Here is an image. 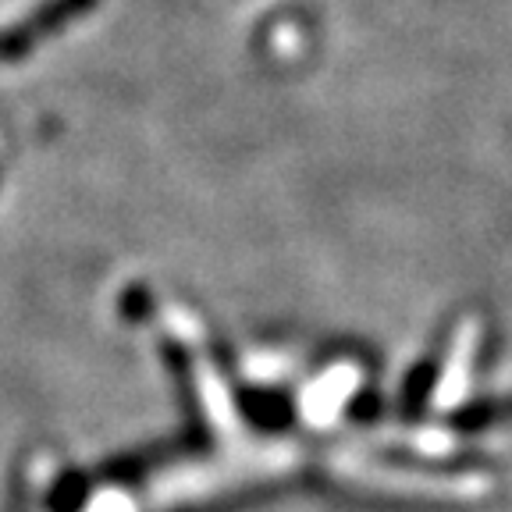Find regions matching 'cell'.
I'll return each mask as SVG.
<instances>
[{
  "instance_id": "obj_1",
  "label": "cell",
  "mask_w": 512,
  "mask_h": 512,
  "mask_svg": "<svg viewBox=\"0 0 512 512\" xmlns=\"http://www.w3.org/2000/svg\"><path fill=\"white\" fill-rule=\"evenodd\" d=\"M93 0H54V4H47V8L40 11V15L32 18V25H18V32H8V36H0V57L8 61V57H18L25 47H32V43L40 40L43 32H54L61 22H68L72 15H79L82 8H89Z\"/></svg>"
}]
</instances>
